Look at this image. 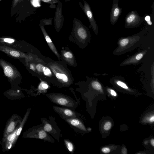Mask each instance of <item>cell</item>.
Returning a JSON list of instances; mask_svg holds the SVG:
<instances>
[{
    "mask_svg": "<svg viewBox=\"0 0 154 154\" xmlns=\"http://www.w3.org/2000/svg\"><path fill=\"white\" fill-rule=\"evenodd\" d=\"M119 0H113L110 12V21L111 24H114L120 15L122 9L118 6Z\"/></svg>",
    "mask_w": 154,
    "mask_h": 154,
    "instance_id": "4fadbf2b",
    "label": "cell"
},
{
    "mask_svg": "<svg viewBox=\"0 0 154 154\" xmlns=\"http://www.w3.org/2000/svg\"><path fill=\"white\" fill-rule=\"evenodd\" d=\"M112 124L110 121H107L103 125L104 130L106 131L109 130L112 127Z\"/></svg>",
    "mask_w": 154,
    "mask_h": 154,
    "instance_id": "603a6c76",
    "label": "cell"
},
{
    "mask_svg": "<svg viewBox=\"0 0 154 154\" xmlns=\"http://www.w3.org/2000/svg\"><path fill=\"white\" fill-rule=\"evenodd\" d=\"M2 40L5 42L8 43H12L14 42V40L11 38H1Z\"/></svg>",
    "mask_w": 154,
    "mask_h": 154,
    "instance_id": "83f0119b",
    "label": "cell"
},
{
    "mask_svg": "<svg viewBox=\"0 0 154 154\" xmlns=\"http://www.w3.org/2000/svg\"><path fill=\"white\" fill-rule=\"evenodd\" d=\"M62 56L64 59L68 62L71 63L74 61V56L71 52L69 51H64L62 52Z\"/></svg>",
    "mask_w": 154,
    "mask_h": 154,
    "instance_id": "d6986e66",
    "label": "cell"
},
{
    "mask_svg": "<svg viewBox=\"0 0 154 154\" xmlns=\"http://www.w3.org/2000/svg\"><path fill=\"white\" fill-rule=\"evenodd\" d=\"M70 0H65V1L66 2H67L69 1Z\"/></svg>",
    "mask_w": 154,
    "mask_h": 154,
    "instance_id": "d590c367",
    "label": "cell"
},
{
    "mask_svg": "<svg viewBox=\"0 0 154 154\" xmlns=\"http://www.w3.org/2000/svg\"><path fill=\"white\" fill-rule=\"evenodd\" d=\"M72 33L77 38L82 40H87L90 35L88 29L76 18L73 22Z\"/></svg>",
    "mask_w": 154,
    "mask_h": 154,
    "instance_id": "277c9868",
    "label": "cell"
},
{
    "mask_svg": "<svg viewBox=\"0 0 154 154\" xmlns=\"http://www.w3.org/2000/svg\"><path fill=\"white\" fill-rule=\"evenodd\" d=\"M45 95L52 103L63 107L74 109L78 104L73 99L64 94L52 93Z\"/></svg>",
    "mask_w": 154,
    "mask_h": 154,
    "instance_id": "6da1fadb",
    "label": "cell"
},
{
    "mask_svg": "<svg viewBox=\"0 0 154 154\" xmlns=\"http://www.w3.org/2000/svg\"><path fill=\"white\" fill-rule=\"evenodd\" d=\"M150 142L151 145L153 146H154V140L153 139H152L151 140Z\"/></svg>",
    "mask_w": 154,
    "mask_h": 154,
    "instance_id": "836d02e7",
    "label": "cell"
},
{
    "mask_svg": "<svg viewBox=\"0 0 154 154\" xmlns=\"http://www.w3.org/2000/svg\"><path fill=\"white\" fill-rule=\"evenodd\" d=\"M109 92L110 93V94H111V95L113 96H116L117 95V94L116 92L114 90H113L112 89H109Z\"/></svg>",
    "mask_w": 154,
    "mask_h": 154,
    "instance_id": "4dcf8cb0",
    "label": "cell"
},
{
    "mask_svg": "<svg viewBox=\"0 0 154 154\" xmlns=\"http://www.w3.org/2000/svg\"><path fill=\"white\" fill-rule=\"evenodd\" d=\"M64 141L68 151L71 153L73 152L74 150V146L73 143L67 139H64Z\"/></svg>",
    "mask_w": 154,
    "mask_h": 154,
    "instance_id": "ffe728a7",
    "label": "cell"
},
{
    "mask_svg": "<svg viewBox=\"0 0 154 154\" xmlns=\"http://www.w3.org/2000/svg\"><path fill=\"white\" fill-rule=\"evenodd\" d=\"M39 25L49 48L57 56L59 59H60V55L58 53L50 37L46 32L44 26L41 25Z\"/></svg>",
    "mask_w": 154,
    "mask_h": 154,
    "instance_id": "2e32d148",
    "label": "cell"
},
{
    "mask_svg": "<svg viewBox=\"0 0 154 154\" xmlns=\"http://www.w3.org/2000/svg\"><path fill=\"white\" fill-rule=\"evenodd\" d=\"M18 128L7 136L2 141V143H4L3 147L5 150L8 151L15 144L17 139L16 136V132Z\"/></svg>",
    "mask_w": 154,
    "mask_h": 154,
    "instance_id": "5bb4252c",
    "label": "cell"
},
{
    "mask_svg": "<svg viewBox=\"0 0 154 154\" xmlns=\"http://www.w3.org/2000/svg\"><path fill=\"white\" fill-rule=\"evenodd\" d=\"M41 120L44 130L59 142L61 130L57 125L55 118L50 116L48 119L42 118Z\"/></svg>",
    "mask_w": 154,
    "mask_h": 154,
    "instance_id": "7a4b0ae2",
    "label": "cell"
},
{
    "mask_svg": "<svg viewBox=\"0 0 154 154\" xmlns=\"http://www.w3.org/2000/svg\"><path fill=\"white\" fill-rule=\"evenodd\" d=\"M39 89L40 90H43L47 89L48 88V86L45 83H41L39 86Z\"/></svg>",
    "mask_w": 154,
    "mask_h": 154,
    "instance_id": "484cf974",
    "label": "cell"
},
{
    "mask_svg": "<svg viewBox=\"0 0 154 154\" xmlns=\"http://www.w3.org/2000/svg\"><path fill=\"white\" fill-rule=\"evenodd\" d=\"M43 2L51 4L58 3L60 2V0H41Z\"/></svg>",
    "mask_w": 154,
    "mask_h": 154,
    "instance_id": "d4e9b609",
    "label": "cell"
},
{
    "mask_svg": "<svg viewBox=\"0 0 154 154\" xmlns=\"http://www.w3.org/2000/svg\"><path fill=\"white\" fill-rule=\"evenodd\" d=\"M57 79L61 83L66 85H68L70 83V79L68 75L65 71H63L60 67L54 66H50Z\"/></svg>",
    "mask_w": 154,
    "mask_h": 154,
    "instance_id": "8fae6325",
    "label": "cell"
},
{
    "mask_svg": "<svg viewBox=\"0 0 154 154\" xmlns=\"http://www.w3.org/2000/svg\"><path fill=\"white\" fill-rule=\"evenodd\" d=\"M52 18L44 19L41 20L39 25L44 26L46 25H52Z\"/></svg>",
    "mask_w": 154,
    "mask_h": 154,
    "instance_id": "7402d4cb",
    "label": "cell"
},
{
    "mask_svg": "<svg viewBox=\"0 0 154 154\" xmlns=\"http://www.w3.org/2000/svg\"><path fill=\"white\" fill-rule=\"evenodd\" d=\"M125 28H131L139 26L143 20L136 11H133L129 12L125 19Z\"/></svg>",
    "mask_w": 154,
    "mask_h": 154,
    "instance_id": "8992f818",
    "label": "cell"
},
{
    "mask_svg": "<svg viewBox=\"0 0 154 154\" xmlns=\"http://www.w3.org/2000/svg\"><path fill=\"white\" fill-rule=\"evenodd\" d=\"M116 83L118 86L124 89H127L128 88L127 85L125 83L121 81H117Z\"/></svg>",
    "mask_w": 154,
    "mask_h": 154,
    "instance_id": "cb8c5ba5",
    "label": "cell"
},
{
    "mask_svg": "<svg viewBox=\"0 0 154 154\" xmlns=\"http://www.w3.org/2000/svg\"><path fill=\"white\" fill-rule=\"evenodd\" d=\"M87 130L88 131H90L91 130V129L90 128H88Z\"/></svg>",
    "mask_w": 154,
    "mask_h": 154,
    "instance_id": "e575fe53",
    "label": "cell"
},
{
    "mask_svg": "<svg viewBox=\"0 0 154 154\" xmlns=\"http://www.w3.org/2000/svg\"><path fill=\"white\" fill-rule=\"evenodd\" d=\"M21 121V119L18 115L14 114L12 116L5 127L2 141L7 136L19 128Z\"/></svg>",
    "mask_w": 154,
    "mask_h": 154,
    "instance_id": "5b68a950",
    "label": "cell"
},
{
    "mask_svg": "<svg viewBox=\"0 0 154 154\" xmlns=\"http://www.w3.org/2000/svg\"><path fill=\"white\" fill-rule=\"evenodd\" d=\"M63 119L70 125L79 131L87 132V130L83 123L78 118H63Z\"/></svg>",
    "mask_w": 154,
    "mask_h": 154,
    "instance_id": "9a60e30c",
    "label": "cell"
},
{
    "mask_svg": "<svg viewBox=\"0 0 154 154\" xmlns=\"http://www.w3.org/2000/svg\"><path fill=\"white\" fill-rule=\"evenodd\" d=\"M84 4L81 2L79 5L87 17L90 24V26L96 35L98 33V29L97 24L95 20L91 7L85 1L83 0Z\"/></svg>",
    "mask_w": 154,
    "mask_h": 154,
    "instance_id": "ba28073f",
    "label": "cell"
},
{
    "mask_svg": "<svg viewBox=\"0 0 154 154\" xmlns=\"http://www.w3.org/2000/svg\"><path fill=\"white\" fill-rule=\"evenodd\" d=\"M91 86L95 90L99 91L101 92H103L102 86L97 81L93 82L91 83Z\"/></svg>",
    "mask_w": 154,
    "mask_h": 154,
    "instance_id": "44dd1931",
    "label": "cell"
},
{
    "mask_svg": "<svg viewBox=\"0 0 154 154\" xmlns=\"http://www.w3.org/2000/svg\"><path fill=\"white\" fill-rule=\"evenodd\" d=\"M1 0H0V1H1Z\"/></svg>",
    "mask_w": 154,
    "mask_h": 154,
    "instance_id": "8d00e7d4",
    "label": "cell"
},
{
    "mask_svg": "<svg viewBox=\"0 0 154 154\" xmlns=\"http://www.w3.org/2000/svg\"><path fill=\"white\" fill-rule=\"evenodd\" d=\"M64 17L62 14V3L60 2L57 5L54 18V26L56 30L59 32L62 28Z\"/></svg>",
    "mask_w": 154,
    "mask_h": 154,
    "instance_id": "30bf717a",
    "label": "cell"
},
{
    "mask_svg": "<svg viewBox=\"0 0 154 154\" xmlns=\"http://www.w3.org/2000/svg\"><path fill=\"white\" fill-rule=\"evenodd\" d=\"M150 19V17L149 15H146L144 18V20L146 21L147 23L150 26L152 25V23Z\"/></svg>",
    "mask_w": 154,
    "mask_h": 154,
    "instance_id": "4316f807",
    "label": "cell"
},
{
    "mask_svg": "<svg viewBox=\"0 0 154 154\" xmlns=\"http://www.w3.org/2000/svg\"><path fill=\"white\" fill-rule=\"evenodd\" d=\"M122 152L123 154H127V149L125 147H123L122 148Z\"/></svg>",
    "mask_w": 154,
    "mask_h": 154,
    "instance_id": "1f68e13d",
    "label": "cell"
},
{
    "mask_svg": "<svg viewBox=\"0 0 154 154\" xmlns=\"http://www.w3.org/2000/svg\"><path fill=\"white\" fill-rule=\"evenodd\" d=\"M102 152L104 153H109L110 151V149L107 147H104L102 148Z\"/></svg>",
    "mask_w": 154,
    "mask_h": 154,
    "instance_id": "f1b7e54d",
    "label": "cell"
},
{
    "mask_svg": "<svg viewBox=\"0 0 154 154\" xmlns=\"http://www.w3.org/2000/svg\"><path fill=\"white\" fill-rule=\"evenodd\" d=\"M36 70L40 73H42L44 76L48 77L52 75V72L50 69L41 63L37 64L35 67Z\"/></svg>",
    "mask_w": 154,
    "mask_h": 154,
    "instance_id": "e0dca14e",
    "label": "cell"
},
{
    "mask_svg": "<svg viewBox=\"0 0 154 154\" xmlns=\"http://www.w3.org/2000/svg\"><path fill=\"white\" fill-rule=\"evenodd\" d=\"M148 119L146 120L147 122H153L154 121V116L153 115L147 117Z\"/></svg>",
    "mask_w": 154,
    "mask_h": 154,
    "instance_id": "f546056e",
    "label": "cell"
},
{
    "mask_svg": "<svg viewBox=\"0 0 154 154\" xmlns=\"http://www.w3.org/2000/svg\"><path fill=\"white\" fill-rule=\"evenodd\" d=\"M54 111L58 114L62 119L63 118H78L81 115L73 109L63 107L54 106Z\"/></svg>",
    "mask_w": 154,
    "mask_h": 154,
    "instance_id": "9c48e42d",
    "label": "cell"
},
{
    "mask_svg": "<svg viewBox=\"0 0 154 154\" xmlns=\"http://www.w3.org/2000/svg\"><path fill=\"white\" fill-rule=\"evenodd\" d=\"M0 50L10 56L17 58H24L29 59V56L17 50L6 45L0 46Z\"/></svg>",
    "mask_w": 154,
    "mask_h": 154,
    "instance_id": "7c38bea8",
    "label": "cell"
},
{
    "mask_svg": "<svg viewBox=\"0 0 154 154\" xmlns=\"http://www.w3.org/2000/svg\"><path fill=\"white\" fill-rule=\"evenodd\" d=\"M31 108H29L27 109V112L25 114L24 116L22 119L21 122L16 132L17 137L18 138L19 136L20 135V134L22 130L23 126L26 122V120L29 114Z\"/></svg>",
    "mask_w": 154,
    "mask_h": 154,
    "instance_id": "ac0fdd59",
    "label": "cell"
},
{
    "mask_svg": "<svg viewBox=\"0 0 154 154\" xmlns=\"http://www.w3.org/2000/svg\"><path fill=\"white\" fill-rule=\"evenodd\" d=\"M0 65L3 69L5 75L11 80L19 77L20 74L17 69L12 65L3 59H0Z\"/></svg>",
    "mask_w": 154,
    "mask_h": 154,
    "instance_id": "52a82bcc",
    "label": "cell"
},
{
    "mask_svg": "<svg viewBox=\"0 0 154 154\" xmlns=\"http://www.w3.org/2000/svg\"><path fill=\"white\" fill-rule=\"evenodd\" d=\"M19 0H14L13 4V7H14L17 4Z\"/></svg>",
    "mask_w": 154,
    "mask_h": 154,
    "instance_id": "d6a6232c",
    "label": "cell"
},
{
    "mask_svg": "<svg viewBox=\"0 0 154 154\" xmlns=\"http://www.w3.org/2000/svg\"><path fill=\"white\" fill-rule=\"evenodd\" d=\"M26 133L27 137L41 139L51 143H54L53 138L44 130L42 124L30 128Z\"/></svg>",
    "mask_w": 154,
    "mask_h": 154,
    "instance_id": "3957f363",
    "label": "cell"
}]
</instances>
